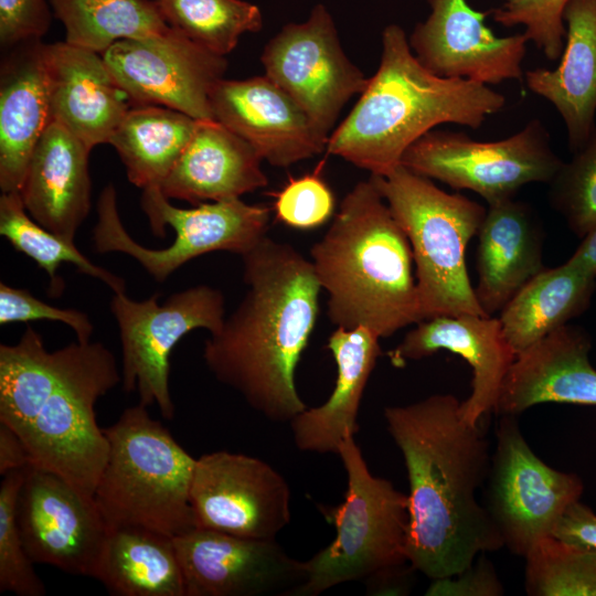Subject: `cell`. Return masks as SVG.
I'll return each mask as SVG.
<instances>
[{
	"instance_id": "18",
	"label": "cell",
	"mask_w": 596,
	"mask_h": 596,
	"mask_svg": "<svg viewBox=\"0 0 596 596\" xmlns=\"http://www.w3.org/2000/svg\"><path fill=\"white\" fill-rule=\"evenodd\" d=\"M430 13L413 29L408 43L429 72L483 85L524 81L522 62L529 40L497 36L487 26L490 11H478L467 0H426Z\"/></svg>"
},
{
	"instance_id": "44",
	"label": "cell",
	"mask_w": 596,
	"mask_h": 596,
	"mask_svg": "<svg viewBox=\"0 0 596 596\" xmlns=\"http://www.w3.org/2000/svg\"><path fill=\"white\" fill-rule=\"evenodd\" d=\"M31 466L29 451L19 435L0 422V475Z\"/></svg>"
},
{
	"instance_id": "17",
	"label": "cell",
	"mask_w": 596,
	"mask_h": 596,
	"mask_svg": "<svg viewBox=\"0 0 596 596\" xmlns=\"http://www.w3.org/2000/svg\"><path fill=\"white\" fill-rule=\"evenodd\" d=\"M187 596L294 595L306 564L275 539H251L193 528L173 536Z\"/></svg>"
},
{
	"instance_id": "40",
	"label": "cell",
	"mask_w": 596,
	"mask_h": 596,
	"mask_svg": "<svg viewBox=\"0 0 596 596\" xmlns=\"http://www.w3.org/2000/svg\"><path fill=\"white\" fill-rule=\"evenodd\" d=\"M60 321L68 326L78 342L91 341L94 326L88 316L77 309L49 305L25 288H15L0 283V324L33 320Z\"/></svg>"
},
{
	"instance_id": "15",
	"label": "cell",
	"mask_w": 596,
	"mask_h": 596,
	"mask_svg": "<svg viewBox=\"0 0 596 596\" xmlns=\"http://www.w3.org/2000/svg\"><path fill=\"white\" fill-rule=\"evenodd\" d=\"M290 488L266 461L217 450L196 459L190 500L195 528L276 539L290 522Z\"/></svg>"
},
{
	"instance_id": "8",
	"label": "cell",
	"mask_w": 596,
	"mask_h": 596,
	"mask_svg": "<svg viewBox=\"0 0 596 596\" xmlns=\"http://www.w3.org/2000/svg\"><path fill=\"white\" fill-rule=\"evenodd\" d=\"M338 455L347 472L344 500L320 508L336 538L305 562L306 579L292 596H316L408 563V497L371 473L354 436L340 444Z\"/></svg>"
},
{
	"instance_id": "39",
	"label": "cell",
	"mask_w": 596,
	"mask_h": 596,
	"mask_svg": "<svg viewBox=\"0 0 596 596\" xmlns=\"http://www.w3.org/2000/svg\"><path fill=\"white\" fill-rule=\"evenodd\" d=\"M336 200L327 182L316 172L290 179L276 194V219L297 230H312L334 214Z\"/></svg>"
},
{
	"instance_id": "33",
	"label": "cell",
	"mask_w": 596,
	"mask_h": 596,
	"mask_svg": "<svg viewBox=\"0 0 596 596\" xmlns=\"http://www.w3.org/2000/svg\"><path fill=\"white\" fill-rule=\"evenodd\" d=\"M0 234L12 247L30 257L50 277V291L58 295L63 289L57 275L64 263L74 265L79 273L97 278L114 292H125V280L111 272L93 264L75 245L34 221L26 212L19 192L0 196Z\"/></svg>"
},
{
	"instance_id": "43",
	"label": "cell",
	"mask_w": 596,
	"mask_h": 596,
	"mask_svg": "<svg viewBox=\"0 0 596 596\" xmlns=\"http://www.w3.org/2000/svg\"><path fill=\"white\" fill-rule=\"evenodd\" d=\"M551 535L596 557V514L581 500L566 509Z\"/></svg>"
},
{
	"instance_id": "14",
	"label": "cell",
	"mask_w": 596,
	"mask_h": 596,
	"mask_svg": "<svg viewBox=\"0 0 596 596\" xmlns=\"http://www.w3.org/2000/svg\"><path fill=\"white\" fill-rule=\"evenodd\" d=\"M102 55L131 106H163L198 120H213L210 96L224 78L225 56L172 28L148 38L118 41Z\"/></svg>"
},
{
	"instance_id": "5",
	"label": "cell",
	"mask_w": 596,
	"mask_h": 596,
	"mask_svg": "<svg viewBox=\"0 0 596 596\" xmlns=\"http://www.w3.org/2000/svg\"><path fill=\"white\" fill-rule=\"evenodd\" d=\"M310 262L336 327L387 338L423 320L408 238L370 178L344 195Z\"/></svg>"
},
{
	"instance_id": "10",
	"label": "cell",
	"mask_w": 596,
	"mask_h": 596,
	"mask_svg": "<svg viewBox=\"0 0 596 596\" xmlns=\"http://www.w3.org/2000/svg\"><path fill=\"white\" fill-rule=\"evenodd\" d=\"M401 164L455 190H470L488 204L514 198L529 183H550L563 164L544 124L534 118L497 141L462 131L433 129L413 142Z\"/></svg>"
},
{
	"instance_id": "32",
	"label": "cell",
	"mask_w": 596,
	"mask_h": 596,
	"mask_svg": "<svg viewBox=\"0 0 596 596\" xmlns=\"http://www.w3.org/2000/svg\"><path fill=\"white\" fill-rule=\"evenodd\" d=\"M65 29V42L103 54L121 40L168 31L152 0H50Z\"/></svg>"
},
{
	"instance_id": "28",
	"label": "cell",
	"mask_w": 596,
	"mask_h": 596,
	"mask_svg": "<svg viewBox=\"0 0 596 596\" xmlns=\"http://www.w3.org/2000/svg\"><path fill=\"white\" fill-rule=\"evenodd\" d=\"M563 18L567 28L558 65L530 70L524 81L558 111L575 152L596 125V0H572Z\"/></svg>"
},
{
	"instance_id": "12",
	"label": "cell",
	"mask_w": 596,
	"mask_h": 596,
	"mask_svg": "<svg viewBox=\"0 0 596 596\" xmlns=\"http://www.w3.org/2000/svg\"><path fill=\"white\" fill-rule=\"evenodd\" d=\"M487 507L503 546L525 557L581 500L582 479L543 462L524 439L515 416L502 415L487 477Z\"/></svg>"
},
{
	"instance_id": "42",
	"label": "cell",
	"mask_w": 596,
	"mask_h": 596,
	"mask_svg": "<svg viewBox=\"0 0 596 596\" xmlns=\"http://www.w3.org/2000/svg\"><path fill=\"white\" fill-rule=\"evenodd\" d=\"M425 594L429 596H498L503 594V586L492 564L482 554L465 571L454 576L433 579Z\"/></svg>"
},
{
	"instance_id": "22",
	"label": "cell",
	"mask_w": 596,
	"mask_h": 596,
	"mask_svg": "<svg viewBox=\"0 0 596 596\" xmlns=\"http://www.w3.org/2000/svg\"><path fill=\"white\" fill-rule=\"evenodd\" d=\"M590 348L582 328L565 324L517 354L493 412L515 416L542 403L596 406Z\"/></svg>"
},
{
	"instance_id": "3",
	"label": "cell",
	"mask_w": 596,
	"mask_h": 596,
	"mask_svg": "<svg viewBox=\"0 0 596 596\" xmlns=\"http://www.w3.org/2000/svg\"><path fill=\"white\" fill-rule=\"evenodd\" d=\"M121 381L102 342H72L47 351L26 326L14 344H0V422L24 443L31 466L58 475L86 499L108 456L96 402Z\"/></svg>"
},
{
	"instance_id": "4",
	"label": "cell",
	"mask_w": 596,
	"mask_h": 596,
	"mask_svg": "<svg viewBox=\"0 0 596 596\" xmlns=\"http://www.w3.org/2000/svg\"><path fill=\"white\" fill-rule=\"evenodd\" d=\"M505 103V96L488 85L429 72L414 55L405 31L390 24L382 32L377 71L330 134L326 152L385 175L401 164L413 142L435 127L479 129Z\"/></svg>"
},
{
	"instance_id": "31",
	"label": "cell",
	"mask_w": 596,
	"mask_h": 596,
	"mask_svg": "<svg viewBox=\"0 0 596 596\" xmlns=\"http://www.w3.org/2000/svg\"><path fill=\"white\" fill-rule=\"evenodd\" d=\"M199 120L179 110L131 106L108 143L117 151L130 183L159 187L191 141Z\"/></svg>"
},
{
	"instance_id": "1",
	"label": "cell",
	"mask_w": 596,
	"mask_h": 596,
	"mask_svg": "<svg viewBox=\"0 0 596 596\" xmlns=\"http://www.w3.org/2000/svg\"><path fill=\"white\" fill-rule=\"evenodd\" d=\"M460 408L453 394L384 408L409 483L406 557L432 579L454 576L503 546L476 498L489 473V443L479 425L464 421Z\"/></svg>"
},
{
	"instance_id": "13",
	"label": "cell",
	"mask_w": 596,
	"mask_h": 596,
	"mask_svg": "<svg viewBox=\"0 0 596 596\" xmlns=\"http://www.w3.org/2000/svg\"><path fill=\"white\" fill-rule=\"evenodd\" d=\"M265 75L288 93L327 135L341 109L368 84V77L343 51L326 6L308 19L287 23L264 46Z\"/></svg>"
},
{
	"instance_id": "21",
	"label": "cell",
	"mask_w": 596,
	"mask_h": 596,
	"mask_svg": "<svg viewBox=\"0 0 596 596\" xmlns=\"http://www.w3.org/2000/svg\"><path fill=\"white\" fill-rule=\"evenodd\" d=\"M53 121L89 150L108 143L131 104L102 54L67 42L44 44Z\"/></svg>"
},
{
	"instance_id": "34",
	"label": "cell",
	"mask_w": 596,
	"mask_h": 596,
	"mask_svg": "<svg viewBox=\"0 0 596 596\" xmlns=\"http://www.w3.org/2000/svg\"><path fill=\"white\" fill-rule=\"evenodd\" d=\"M166 22L205 50L222 56L245 33L263 28L259 8L244 0H156Z\"/></svg>"
},
{
	"instance_id": "38",
	"label": "cell",
	"mask_w": 596,
	"mask_h": 596,
	"mask_svg": "<svg viewBox=\"0 0 596 596\" xmlns=\"http://www.w3.org/2000/svg\"><path fill=\"white\" fill-rule=\"evenodd\" d=\"M490 10L493 20L507 28L523 25L524 35L544 56L557 61L565 45L564 11L572 0H501Z\"/></svg>"
},
{
	"instance_id": "16",
	"label": "cell",
	"mask_w": 596,
	"mask_h": 596,
	"mask_svg": "<svg viewBox=\"0 0 596 596\" xmlns=\"http://www.w3.org/2000/svg\"><path fill=\"white\" fill-rule=\"evenodd\" d=\"M17 522L33 561L93 577L108 528L94 501L56 473L29 466L17 501Z\"/></svg>"
},
{
	"instance_id": "26",
	"label": "cell",
	"mask_w": 596,
	"mask_h": 596,
	"mask_svg": "<svg viewBox=\"0 0 596 596\" xmlns=\"http://www.w3.org/2000/svg\"><path fill=\"white\" fill-rule=\"evenodd\" d=\"M262 161L246 140L220 123L199 120L160 190L168 199L193 205L241 198L268 184Z\"/></svg>"
},
{
	"instance_id": "30",
	"label": "cell",
	"mask_w": 596,
	"mask_h": 596,
	"mask_svg": "<svg viewBox=\"0 0 596 596\" xmlns=\"http://www.w3.org/2000/svg\"><path fill=\"white\" fill-rule=\"evenodd\" d=\"M595 288V278L566 263L544 268L530 279L498 317L515 354L583 313Z\"/></svg>"
},
{
	"instance_id": "27",
	"label": "cell",
	"mask_w": 596,
	"mask_h": 596,
	"mask_svg": "<svg viewBox=\"0 0 596 596\" xmlns=\"http://www.w3.org/2000/svg\"><path fill=\"white\" fill-rule=\"evenodd\" d=\"M380 339L365 327H336L327 348L337 364V380L329 398L306 408L291 422L295 445L302 451L338 454L340 444L359 430L361 400L381 355Z\"/></svg>"
},
{
	"instance_id": "25",
	"label": "cell",
	"mask_w": 596,
	"mask_h": 596,
	"mask_svg": "<svg viewBox=\"0 0 596 596\" xmlns=\"http://www.w3.org/2000/svg\"><path fill=\"white\" fill-rule=\"evenodd\" d=\"M53 121L44 61V43L23 42L10 49L0 76V189L19 192L43 132Z\"/></svg>"
},
{
	"instance_id": "6",
	"label": "cell",
	"mask_w": 596,
	"mask_h": 596,
	"mask_svg": "<svg viewBox=\"0 0 596 596\" xmlns=\"http://www.w3.org/2000/svg\"><path fill=\"white\" fill-rule=\"evenodd\" d=\"M108 456L94 502L108 529L142 526L170 536L193 528L196 459L138 403L104 429Z\"/></svg>"
},
{
	"instance_id": "23",
	"label": "cell",
	"mask_w": 596,
	"mask_h": 596,
	"mask_svg": "<svg viewBox=\"0 0 596 596\" xmlns=\"http://www.w3.org/2000/svg\"><path fill=\"white\" fill-rule=\"evenodd\" d=\"M89 152L52 121L32 152L19 191L34 221L73 242L91 209Z\"/></svg>"
},
{
	"instance_id": "19",
	"label": "cell",
	"mask_w": 596,
	"mask_h": 596,
	"mask_svg": "<svg viewBox=\"0 0 596 596\" xmlns=\"http://www.w3.org/2000/svg\"><path fill=\"white\" fill-rule=\"evenodd\" d=\"M210 105L213 120L246 140L274 167L286 168L326 151L329 135L265 74L222 78Z\"/></svg>"
},
{
	"instance_id": "7",
	"label": "cell",
	"mask_w": 596,
	"mask_h": 596,
	"mask_svg": "<svg viewBox=\"0 0 596 596\" xmlns=\"http://www.w3.org/2000/svg\"><path fill=\"white\" fill-rule=\"evenodd\" d=\"M370 179L408 238L423 320L440 316H488L466 266V248L487 209L461 193L400 164Z\"/></svg>"
},
{
	"instance_id": "41",
	"label": "cell",
	"mask_w": 596,
	"mask_h": 596,
	"mask_svg": "<svg viewBox=\"0 0 596 596\" xmlns=\"http://www.w3.org/2000/svg\"><path fill=\"white\" fill-rule=\"evenodd\" d=\"M50 25L51 11L45 0H0L2 49L40 40Z\"/></svg>"
},
{
	"instance_id": "46",
	"label": "cell",
	"mask_w": 596,
	"mask_h": 596,
	"mask_svg": "<svg viewBox=\"0 0 596 596\" xmlns=\"http://www.w3.org/2000/svg\"><path fill=\"white\" fill-rule=\"evenodd\" d=\"M582 238L579 246L565 263L596 279V224Z\"/></svg>"
},
{
	"instance_id": "29",
	"label": "cell",
	"mask_w": 596,
	"mask_h": 596,
	"mask_svg": "<svg viewBox=\"0 0 596 596\" xmlns=\"http://www.w3.org/2000/svg\"><path fill=\"white\" fill-rule=\"evenodd\" d=\"M93 578L116 596H187L173 536L142 526L108 529Z\"/></svg>"
},
{
	"instance_id": "11",
	"label": "cell",
	"mask_w": 596,
	"mask_h": 596,
	"mask_svg": "<svg viewBox=\"0 0 596 596\" xmlns=\"http://www.w3.org/2000/svg\"><path fill=\"white\" fill-rule=\"evenodd\" d=\"M110 311L119 330L124 391L137 392L139 403L156 404L163 418L172 419L170 354L192 330L211 334L221 329L226 317L223 292L196 285L170 295L162 305L158 295L136 301L126 291L114 292Z\"/></svg>"
},
{
	"instance_id": "24",
	"label": "cell",
	"mask_w": 596,
	"mask_h": 596,
	"mask_svg": "<svg viewBox=\"0 0 596 596\" xmlns=\"http://www.w3.org/2000/svg\"><path fill=\"white\" fill-rule=\"evenodd\" d=\"M478 231L475 294L488 316L500 312L545 267L544 233L534 209L514 198L488 204Z\"/></svg>"
},
{
	"instance_id": "35",
	"label": "cell",
	"mask_w": 596,
	"mask_h": 596,
	"mask_svg": "<svg viewBox=\"0 0 596 596\" xmlns=\"http://www.w3.org/2000/svg\"><path fill=\"white\" fill-rule=\"evenodd\" d=\"M525 590L532 596H596V557L552 535L524 557Z\"/></svg>"
},
{
	"instance_id": "20",
	"label": "cell",
	"mask_w": 596,
	"mask_h": 596,
	"mask_svg": "<svg viewBox=\"0 0 596 596\" xmlns=\"http://www.w3.org/2000/svg\"><path fill=\"white\" fill-rule=\"evenodd\" d=\"M460 355L472 370L471 393L461 402L469 425L494 411L503 381L515 360L499 318L493 316H440L422 320L390 352L391 362L403 366L437 351Z\"/></svg>"
},
{
	"instance_id": "36",
	"label": "cell",
	"mask_w": 596,
	"mask_h": 596,
	"mask_svg": "<svg viewBox=\"0 0 596 596\" xmlns=\"http://www.w3.org/2000/svg\"><path fill=\"white\" fill-rule=\"evenodd\" d=\"M555 211L578 237L596 224V125L582 148L573 152L549 183Z\"/></svg>"
},
{
	"instance_id": "45",
	"label": "cell",
	"mask_w": 596,
	"mask_h": 596,
	"mask_svg": "<svg viewBox=\"0 0 596 596\" xmlns=\"http://www.w3.org/2000/svg\"><path fill=\"white\" fill-rule=\"evenodd\" d=\"M408 564V563H406ZM400 565L393 568L382 571L366 578L368 592L373 595H402L408 590L411 583V571L415 570L412 565L406 567Z\"/></svg>"
},
{
	"instance_id": "37",
	"label": "cell",
	"mask_w": 596,
	"mask_h": 596,
	"mask_svg": "<svg viewBox=\"0 0 596 596\" xmlns=\"http://www.w3.org/2000/svg\"><path fill=\"white\" fill-rule=\"evenodd\" d=\"M25 468L6 476L0 486V592L18 596H43L45 586L36 575L17 522V501Z\"/></svg>"
},
{
	"instance_id": "2",
	"label": "cell",
	"mask_w": 596,
	"mask_h": 596,
	"mask_svg": "<svg viewBox=\"0 0 596 596\" xmlns=\"http://www.w3.org/2000/svg\"><path fill=\"white\" fill-rule=\"evenodd\" d=\"M247 290L204 342L213 376L273 422H291L307 408L295 371L319 313L321 287L310 259L269 236L241 256Z\"/></svg>"
},
{
	"instance_id": "9",
	"label": "cell",
	"mask_w": 596,
	"mask_h": 596,
	"mask_svg": "<svg viewBox=\"0 0 596 596\" xmlns=\"http://www.w3.org/2000/svg\"><path fill=\"white\" fill-rule=\"evenodd\" d=\"M140 205L155 236L164 237L167 226L174 231L170 246L148 248L129 235L111 183L98 198L93 244L99 254L118 252L132 257L158 283L207 253L223 251L243 256L267 236L270 222V210L264 204L235 198L181 209L171 204L159 187L143 189Z\"/></svg>"
}]
</instances>
